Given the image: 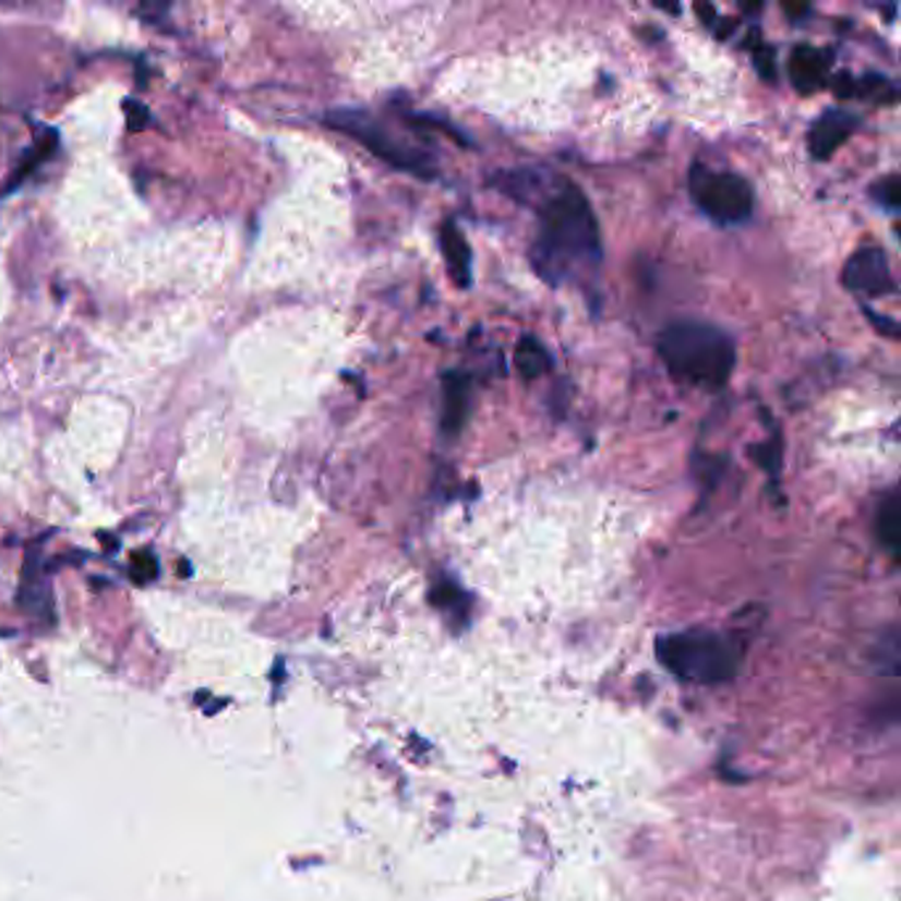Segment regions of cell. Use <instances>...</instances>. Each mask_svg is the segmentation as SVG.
<instances>
[{
    "label": "cell",
    "instance_id": "cell-1",
    "mask_svg": "<svg viewBox=\"0 0 901 901\" xmlns=\"http://www.w3.org/2000/svg\"><path fill=\"white\" fill-rule=\"evenodd\" d=\"M542 196V191H540ZM603 260L598 217L585 193L572 180L558 178L544 185L540 230L531 243V265L550 286L596 271Z\"/></svg>",
    "mask_w": 901,
    "mask_h": 901
},
{
    "label": "cell",
    "instance_id": "cell-2",
    "mask_svg": "<svg viewBox=\"0 0 901 901\" xmlns=\"http://www.w3.org/2000/svg\"><path fill=\"white\" fill-rule=\"evenodd\" d=\"M659 355L674 379L717 392L735 371V341L722 328L698 321L666 325L659 336Z\"/></svg>",
    "mask_w": 901,
    "mask_h": 901
},
{
    "label": "cell",
    "instance_id": "cell-3",
    "mask_svg": "<svg viewBox=\"0 0 901 901\" xmlns=\"http://www.w3.org/2000/svg\"><path fill=\"white\" fill-rule=\"evenodd\" d=\"M656 653L669 672L687 682H700V685L730 680L741 663L735 642L709 629H690L661 637Z\"/></svg>",
    "mask_w": 901,
    "mask_h": 901
},
{
    "label": "cell",
    "instance_id": "cell-4",
    "mask_svg": "<svg viewBox=\"0 0 901 901\" xmlns=\"http://www.w3.org/2000/svg\"><path fill=\"white\" fill-rule=\"evenodd\" d=\"M325 122L331 124L339 133L355 137V141L362 143L368 152H373L381 161L394 167V170H403L416 175V178L431 180L436 175V159L431 156L425 148L412 146L410 141H405L403 135L392 133L384 122L375 120L373 115L358 109H339L331 111L325 117Z\"/></svg>",
    "mask_w": 901,
    "mask_h": 901
},
{
    "label": "cell",
    "instance_id": "cell-5",
    "mask_svg": "<svg viewBox=\"0 0 901 901\" xmlns=\"http://www.w3.org/2000/svg\"><path fill=\"white\" fill-rule=\"evenodd\" d=\"M687 185L698 209L719 225H737L748 220L754 212V188L735 172L693 165L687 172Z\"/></svg>",
    "mask_w": 901,
    "mask_h": 901
},
{
    "label": "cell",
    "instance_id": "cell-6",
    "mask_svg": "<svg viewBox=\"0 0 901 901\" xmlns=\"http://www.w3.org/2000/svg\"><path fill=\"white\" fill-rule=\"evenodd\" d=\"M841 280L849 291L867 293V297H886V293L897 291L888 256L878 247H865L851 254L843 265Z\"/></svg>",
    "mask_w": 901,
    "mask_h": 901
},
{
    "label": "cell",
    "instance_id": "cell-7",
    "mask_svg": "<svg viewBox=\"0 0 901 901\" xmlns=\"http://www.w3.org/2000/svg\"><path fill=\"white\" fill-rule=\"evenodd\" d=\"M860 128V117L846 109H828L809 128V152L815 159H830L849 135Z\"/></svg>",
    "mask_w": 901,
    "mask_h": 901
},
{
    "label": "cell",
    "instance_id": "cell-8",
    "mask_svg": "<svg viewBox=\"0 0 901 901\" xmlns=\"http://www.w3.org/2000/svg\"><path fill=\"white\" fill-rule=\"evenodd\" d=\"M473 384L466 373H444L442 379V416L440 425L444 436H458L471 412Z\"/></svg>",
    "mask_w": 901,
    "mask_h": 901
},
{
    "label": "cell",
    "instance_id": "cell-9",
    "mask_svg": "<svg viewBox=\"0 0 901 901\" xmlns=\"http://www.w3.org/2000/svg\"><path fill=\"white\" fill-rule=\"evenodd\" d=\"M828 72H830V56L825 51H819L815 46H801L793 48L791 53V80L793 87L798 93H815L819 87H825L828 83Z\"/></svg>",
    "mask_w": 901,
    "mask_h": 901
},
{
    "label": "cell",
    "instance_id": "cell-10",
    "mask_svg": "<svg viewBox=\"0 0 901 901\" xmlns=\"http://www.w3.org/2000/svg\"><path fill=\"white\" fill-rule=\"evenodd\" d=\"M440 247L453 280L466 289V286L471 284V247H468L466 236H462V230L453 220L442 225Z\"/></svg>",
    "mask_w": 901,
    "mask_h": 901
},
{
    "label": "cell",
    "instance_id": "cell-11",
    "mask_svg": "<svg viewBox=\"0 0 901 901\" xmlns=\"http://www.w3.org/2000/svg\"><path fill=\"white\" fill-rule=\"evenodd\" d=\"M550 365H553V362H550L548 349H544L542 344L534 339V336H524V339L518 341L516 368H518V373L524 375V379H527V381L537 379V375L548 373Z\"/></svg>",
    "mask_w": 901,
    "mask_h": 901
},
{
    "label": "cell",
    "instance_id": "cell-12",
    "mask_svg": "<svg viewBox=\"0 0 901 901\" xmlns=\"http://www.w3.org/2000/svg\"><path fill=\"white\" fill-rule=\"evenodd\" d=\"M875 529H878V540L884 542V548L888 553L897 555L899 550V529H901V513L897 494H888V497L880 503L878 508V521H875Z\"/></svg>",
    "mask_w": 901,
    "mask_h": 901
},
{
    "label": "cell",
    "instance_id": "cell-13",
    "mask_svg": "<svg viewBox=\"0 0 901 901\" xmlns=\"http://www.w3.org/2000/svg\"><path fill=\"white\" fill-rule=\"evenodd\" d=\"M856 93H867V96H873V98H878V101H897V87L891 85V80H886V77H878V74H867L865 80H862V83H856V87H854Z\"/></svg>",
    "mask_w": 901,
    "mask_h": 901
},
{
    "label": "cell",
    "instance_id": "cell-14",
    "mask_svg": "<svg viewBox=\"0 0 901 901\" xmlns=\"http://www.w3.org/2000/svg\"><path fill=\"white\" fill-rule=\"evenodd\" d=\"M873 196L878 199L880 206H886V209L897 212L901 206V183H899V175H888V178L880 180V183L873 185Z\"/></svg>",
    "mask_w": 901,
    "mask_h": 901
},
{
    "label": "cell",
    "instance_id": "cell-15",
    "mask_svg": "<svg viewBox=\"0 0 901 901\" xmlns=\"http://www.w3.org/2000/svg\"><path fill=\"white\" fill-rule=\"evenodd\" d=\"M754 64H756V69H759V74L765 80H769V83H772L774 77H778V72H774V51L769 46H759L754 51Z\"/></svg>",
    "mask_w": 901,
    "mask_h": 901
},
{
    "label": "cell",
    "instance_id": "cell-16",
    "mask_svg": "<svg viewBox=\"0 0 901 901\" xmlns=\"http://www.w3.org/2000/svg\"><path fill=\"white\" fill-rule=\"evenodd\" d=\"M865 315H867V321L875 325V331H880V334L888 336V339H899L901 331H899V323L893 321V317L878 315V312L869 310V307H865Z\"/></svg>",
    "mask_w": 901,
    "mask_h": 901
},
{
    "label": "cell",
    "instance_id": "cell-17",
    "mask_svg": "<svg viewBox=\"0 0 901 901\" xmlns=\"http://www.w3.org/2000/svg\"><path fill=\"white\" fill-rule=\"evenodd\" d=\"M698 14L704 16V24L706 27H714V19H717V11L714 9H709V5H698Z\"/></svg>",
    "mask_w": 901,
    "mask_h": 901
}]
</instances>
